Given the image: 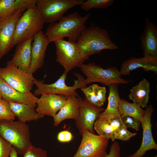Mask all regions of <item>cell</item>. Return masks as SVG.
Listing matches in <instances>:
<instances>
[{"label": "cell", "mask_w": 157, "mask_h": 157, "mask_svg": "<svg viewBox=\"0 0 157 157\" xmlns=\"http://www.w3.org/2000/svg\"><path fill=\"white\" fill-rule=\"evenodd\" d=\"M91 14L81 16L75 12L63 16L58 22L50 24L44 34L50 43L65 37L68 41H76L86 28L85 24Z\"/></svg>", "instance_id": "1"}, {"label": "cell", "mask_w": 157, "mask_h": 157, "mask_svg": "<svg viewBox=\"0 0 157 157\" xmlns=\"http://www.w3.org/2000/svg\"><path fill=\"white\" fill-rule=\"evenodd\" d=\"M76 42L85 61L88 60L91 56L100 53L102 50H116L119 48L111 40L106 29L93 23L85 29Z\"/></svg>", "instance_id": "2"}, {"label": "cell", "mask_w": 157, "mask_h": 157, "mask_svg": "<svg viewBox=\"0 0 157 157\" xmlns=\"http://www.w3.org/2000/svg\"><path fill=\"white\" fill-rule=\"evenodd\" d=\"M0 135L11 144L18 154H23L33 145L30 141L29 128L19 121L0 120Z\"/></svg>", "instance_id": "3"}, {"label": "cell", "mask_w": 157, "mask_h": 157, "mask_svg": "<svg viewBox=\"0 0 157 157\" xmlns=\"http://www.w3.org/2000/svg\"><path fill=\"white\" fill-rule=\"evenodd\" d=\"M45 23L43 17L36 5L30 7L23 13L17 23L13 47L33 38L42 30Z\"/></svg>", "instance_id": "4"}, {"label": "cell", "mask_w": 157, "mask_h": 157, "mask_svg": "<svg viewBox=\"0 0 157 157\" xmlns=\"http://www.w3.org/2000/svg\"><path fill=\"white\" fill-rule=\"evenodd\" d=\"M78 67L86 77L85 79L86 85L99 82L104 86H109L113 84H128L131 81L122 78L120 71L115 66L104 69L92 63H83Z\"/></svg>", "instance_id": "5"}, {"label": "cell", "mask_w": 157, "mask_h": 157, "mask_svg": "<svg viewBox=\"0 0 157 157\" xmlns=\"http://www.w3.org/2000/svg\"><path fill=\"white\" fill-rule=\"evenodd\" d=\"M73 74L77 79L74 81V84L72 86H68L66 84L67 73L65 71L56 82L51 84H45L43 81L35 78L33 83L37 88L34 91V94L35 96L48 94L61 95L66 97L71 96L77 97L79 95L76 90L85 87L86 85L85 83V79L82 75L75 72H73Z\"/></svg>", "instance_id": "6"}, {"label": "cell", "mask_w": 157, "mask_h": 157, "mask_svg": "<svg viewBox=\"0 0 157 157\" xmlns=\"http://www.w3.org/2000/svg\"><path fill=\"white\" fill-rule=\"evenodd\" d=\"M56 47V61L63 66L67 73L83 63V59L76 41L63 38L54 42Z\"/></svg>", "instance_id": "7"}, {"label": "cell", "mask_w": 157, "mask_h": 157, "mask_svg": "<svg viewBox=\"0 0 157 157\" xmlns=\"http://www.w3.org/2000/svg\"><path fill=\"white\" fill-rule=\"evenodd\" d=\"M81 135L82 139L73 157H106L109 140L108 138L93 133L85 128Z\"/></svg>", "instance_id": "8"}, {"label": "cell", "mask_w": 157, "mask_h": 157, "mask_svg": "<svg viewBox=\"0 0 157 157\" xmlns=\"http://www.w3.org/2000/svg\"><path fill=\"white\" fill-rule=\"evenodd\" d=\"M84 0H37L36 6L45 23L59 21L69 9L81 5Z\"/></svg>", "instance_id": "9"}, {"label": "cell", "mask_w": 157, "mask_h": 157, "mask_svg": "<svg viewBox=\"0 0 157 157\" xmlns=\"http://www.w3.org/2000/svg\"><path fill=\"white\" fill-rule=\"evenodd\" d=\"M0 75L10 86L23 93L31 92L35 79L33 74L19 69L10 61L5 67L0 68Z\"/></svg>", "instance_id": "10"}, {"label": "cell", "mask_w": 157, "mask_h": 157, "mask_svg": "<svg viewBox=\"0 0 157 157\" xmlns=\"http://www.w3.org/2000/svg\"><path fill=\"white\" fill-rule=\"evenodd\" d=\"M23 13L19 10L10 16L0 19V60L13 47L17 24Z\"/></svg>", "instance_id": "11"}, {"label": "cell", "mask_w": 157, "mask_h": 157, "mask_svg": "<svg viewBox=\"0 0 157 157\" xmlns=\"http://www.w3.org/2000/svg\"><path fill=\"white\" fill-rule=\"evenodd\" d=\"M77 97L78 100L79 112L78 118L75 120L76 127L81 135L84 128L94 134V123L99 115L105 108L90 103L85 98L83 99L79 95Z\"/></svg>", "instance_id": "12"}, {"label": "cell", "mask_w": 157, "mask_h": 157, "mask_svg": "<svg viewBox=\"0 0 157 157\" xmlns=\"http://www.w3.org/2000/svg\"><path fill=\"white\" fill-rule=\"evenodd\" d=\"M154 109L152 105L147 106L141 121L143 129L142 142L139 149L132 155L127 157H142L147 151L152 149H157V144L152 135L151 117Z\"/></svg>", "instance_id": "13"}, {"label": "cell", "mask_w": 157, "mask_h": 157, "mask_svg": "<svg viewBox=\"0 0 157 157\" xmlns=\"http://www.w3.org/2000/svg\"><path fill=\"white\" fill-rule=\"evenodd\" d=\"M31 50V60L27 72L33 74L44 65L47 47L50 43L42 30L33 38Z\"/></svg>", "instance_id": "14"}, {"label": "cell", "mask_w": 157, "mask_h": 157, "mask_svg": "<svg viewBox=\"0 0 157 157\" xmlns=\"http://www.w3.org/2000/svg\"><path fill=\"white\" fill-rule=\"evenodd\" d=\"M0 91L2 99L8 102L24 104L35 109L38 97L31 92L21 93L8 84L0 75Z\"/></svg>", "instance_id": "15"}, {"label": "cell", "mask_w": 157, "mask_h": 157, "mask_svg": "<svg viewBox=\"0 0 157 157\" xmlns=\"http://www.w3.org/2000/svg\"><path fill=\"white\" fill-rule=\"evenodd\" d=\"M140 39L143 56L157 57V26L148 18Z\"/></svg>", "instance_id": "16"}, {"label": "cell", "mask_w": 157, "mask_h": 157, "mask_svg": "<svg viewBox=\"0 0 157 157\" xmlns=\"http://www.w3.org/2000/svg\"><path fill=\"white\" fill-rule=\"evenodd\" d=\"M37 101V112L53 117L65 105L67 98L61 95L43 94Z\"/></svg>", "instance_id": "17"}, {"label": "cell", "mask_w": 157, "mask_h": 157, "mask_svg": "<svg viewBox=\"0 0 157 157\" xmlns=\"http://www.w3.org/2000/svg\"><path fill=\"white\" fill-rule=\"evenodd\" d=\"M139 68H142L145 71H152L157 74V57H132L122 63L120 72L122 75H129L132 71Z\"/></svg>", "instance_id": "18"}, {"label": "cell", "mask_w": 157, "mask_h": 157, "mask_svg": "<svg viewBox=\"0 0 157 157\" xmlns=\"http://www.w3.org/2000/svg\"><path fill=\"white\" fill-rule=\"evenodd\" d=\"M33 38L20 42L16 45L12 58L10 60L14 65L26 72L31 64V50Z\"/></svg>", "instance_id": "19"}, {"label": "cell", "mask_w": 157, "mask_h": 157, "mask_svg": "<svg viewBox=\"0 0 157 157\" xmlns=\"http://www.w3.org/2000/svg\"><path fill=\"white\" fill-rule=\"evenodd\" d=\"M67 99L64 106L58 113L54 116L53 124L57 126L63 121L67 119L76 120L79 115V102L77 97L71 96L67 97Z\"/></svg>", "instance_id": "20"}, {"label": "cell", "mask_w": 157, "mask_h": 157, "mask_svg": "<svg viewBox=\"0 0 157 157\" xmlns=\"http://www.w3.org/2000/svg\"><path fill=\"white\" fill-rule=\"evenodd\" d=\"M150 91V83L144 78L130 90L129 97L133 103L145 108L149 102Z\"/></svg>", "instance_id": "21"}, {"label": "cell", "mask_w": 157, "mask_h": 157, "mask_svg": "<svg viewBox=\"0 0 157 157\" xmlns=\"http://www.w3.org/2000/svg\"><path fill=\"white\" fill-rule=\"evenodd\" d=\"M9 103L12 112L20 122L26 123L37 121L44 117V115L38 113L35 109L27 104L13 102Z\"/></svg>", "instance_id": "22"}, {"label": "cell", "mask_w": 157, "mask_h": 157, "mask_svg": "<svg viewBox=\"0 0 157 157\" xmlns=\"http://www.w3.org/2000/svg\"><path fill=\"white\" fill-rule=\"evenodd\" d=\"M117 85L113 84L109 86L107 107L99 115L98 117H105L110 119L113 117L121 115L118 110L119 103L121 99Z\"/></svg>", "instance_id": "23"}, {"label": "cell", "mask_w": 157, "mask_h": 157, "mask_svg": "<svg viewBox=\"0 0 157 157\" xmlns=\"http://www.w3.org/2000/svg\"><path fill=\"white\" fill-rule=\"evenodd\" d=\"M118 110L121 115L129 116L140 122L145 113L141 107L134 103H130L121 99L118 105Z\"/></svg>", "instance_id": "24"}, {"label": "cell", "mask_w": 157, "mask_h": 157, "mask_svg": "<svg viewBox=\"0 0 157 157\" xmlns=\"http://www.w3.org/2000/svg\"><path fill=\"white\" fill-rule=\"evenodd\" d=\"M93 128L99 135L110 139L112 129L110 119L105 117H98L94 123Z\"/></svg>", "instance_id": "25"}, {"label": "cell", "mask_w": 157, "mask_h": 157, "mask_svg": "<svg viewBox=\"0 0 157 157\" xmlns=\"http://www.w3.org/2000/svg\"><path fill=\"white\" fill-rule=\"evenodd\" d=\"M114 2V0H88L84 1L80 8L86 11L92 8H105L112 5Z\"/></svg>", "instance_id": "26"}, {"label": "cell", "mask_w": 157, "mask_h": 157, "mask_svg": "<svg viewBox=\"0 0 157 157\" xmlns=\"http://www.w3.org/2000/svg\"><path fill=\"white\" fill-rule=\"evenodd\" d=\"M17 11L15 0H0V19L10 16Z\"/></svg>", "instance_id": "27"}, {"label": "cell", "mask_w": 157, "mask_h": 157, "mask_svg": "<svg viewBox=\"0 0 157 157\" xmlns=\"http://www.w3.org/2000/svg\"><path fill=\"white\" fill-rule=\"evenodd\" d=\"M15 117L10 109L9 102L2 99H0V120H13Z\"/></svg>", "instance_id": "28"}, {"label": "cell", "mask_w": 157, "mask_h": 157, "mask_svg": "<svg viewBox=\"0 0 157 157\" xmlns=\"http://www.w3.org/2000/svg\"><path fill=\"white\" fill-rule=\"evenodd\" d=\"M110 120L112 129V133L110 139L113 142L115 141V138L120 131L123 128H126L120 116L113 117Z\"/></svg>", "instance_id": "29"}, {"label": "cell", "mask_w": 157, "mask_h": 157, "mask_svg": "<svg viewBox=\"0 0 157 157\" xmlns=\"http://www.w3.org/2000/svg\"><path fill=\"white\" fill-rule=\"evenodd\" d=\"M81 90L85 95V99L88 102L99 107L104 105V103L99 101L95 97L92 85L82 88Z\"/></svg>", "instance_id": "30"}, {"label": "cell", "mask_w": 157, "mask_h": 157, "mask_svg": "<svg viewBox=\"0 0 157 157\" xmlns=\"http://www.w3.org/2000/svg\"><path fill=\"white\" fill-rule=\"evenodd\" d=\"M120 117L124 124L127 128L129 127L136 131H139L141 124L140 122L135 118L128 116L121 115Z\"/></svg>", "instance_id": "31"}, {"label": "cell", "mask_w": 157, "mask_h": 157, "mask_svg": "<svg viewBox=\"0 0 157 157\" xmlns=\"http://www.w3.org/2000/svg\"><path fill=\"white\" fill-rule=\"evenodd\" d=\"M23 157H48L47 151L33 145L23 154Z\"/></svg>", "instance_id": "32"}, {"label": "cell", "mask_w": 157, "mask_h": 157, "mask_svg": "<svg viewBox=\"0 0 157 157\" xmlns=\"http://www.w3.org/2000/svg\"><path fill=\"white\" fill-rule=\"evenodd\" d=\"M13 146L0 135V157H10Z\"/></svg>", "instance_id": "33"}, {"label": "cell", "mask_w": 157, "mask_h": 157, "mask_svg": "<svg viewBox=\"0 0 157 157\" xmlns=\"http://www.w3.org/2000/svg\"><path fill=\"white\" fill-rule=\"evenodd\" d=\"M92 85L94 95L100 101L104 103L106 99V89L104 87L99 86L97 84Z\"/></svg>", "instance_id": "34"}, {"label": "cell", "mask_w": 157, "mask_h": 157, "mask_svg": "<svg viewBox=\"0 0 157 157\" xmlns=\"http://www.w3.org/2000/svg\"><path fill=\"white\" fill-rule=\"evenodd\" d=\"M37 1V0H15L16 10L24 12L31 6L35 5Z\"/></svg>", "instance_id": "35"}, {"label": "cell", "mask_w": 157, "mask_h": 157, "mask_svg": "<svg viewBox=\"0 0 157 157\" xmlns=\"http://www.w3.org/2000/svg\"><path fill=\"white\" fill-rule=\"evenodd\" d=\"M137 133H132L129 131L126 128L122 129L117 135L115 139L122 141H127L131 138L135 136Z\"/></svg>", "instance_id": "36"}, {"label": "cell", "mask_w": 157, "mask_h": 157, "mask_svg": "<svg viewBox=\"0 0 157 157\" xmlns=\"http://www.w3.org/2000/svg\"><path fill=\"white\" fill-rule=\"evenodd\" d=\"M121 150L119 143L114 141L111 145L109 153L106 157H120Z\"/></svg>", "instance_id": "37"}, {"label": "cell", "mask_w": 157, "mask_h": 157, "mask_svg": "<svg viewBox=\"0 0 157 157\" xmlns=\"http://www.w3.org/2000/svg\"><path fill=\"white\" fill-rule=\"evenodd\" d=\"M65 142L71 141L74 137L71 132L67 130H65Z\"/></svg>", "instance_id": "38"}, {"label": "cell", "mask_w": 157, "mask_h": 157, "mask_svg": "<svg viewBox=\"0 0 157 157\" xmlns=\"http://www.w3.org/2000/svg\"><path fill=\"white\" fill-rule=\"evenodd\" d=\"M58 140L61 142H65L64 131L60 132L57 135Z\"/></svg>", "instance_id": "39"}, {"label": "cell", "mask_w": 157, "mask_h": 157, "mask_svg": "<svg viewBox=\"0 0 157 157\" xmlns=\"http://www.w3.org/2000/svg\"><path fill=\"white\" fill-rule=\"evenodd\" d=\"M18 154L15 148L13 146L10 152V157H18Z\"/></svg>", "instance_id": "40"}, {"label": "cell", "mask_w": 157, "mask_h": 157, "mask_svg": "<svg viewBox=\"0 0 157 157\" xmlns=\"http://www.w3.org/2000/svg\"><path fill=\"white\" fill-rule=\"evenodd\" d=\"M2 99V97H1V92H0V99Z\"/></svg>", "instance_id": "41"}, {"label": "cell", "mask_w": 157, "mask_h": 157, "mask_svg": "<svg viewBox=\"0 0 157 157\" xmlns=\"http://www.w3.org/2000/svg\"><path fill=\"white\" fill-rule=\"evenodd\" d=\"M154 157H157V156L156 155L155 156H154Z\"/></svg>", "instance_id": "42"}]
</instances>
